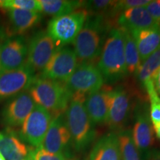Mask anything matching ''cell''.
<instances>
[{"instance_id":"6da1fadb","label":"cell","mask_w":160,"mask_h":160,"mask_svg":"<svg viewBox=\"0 0 160 160\" xmlns=\"http://www.w3.org/2000/svg\"><path fill=\"white\" fill-rule=\"evenodd\" d=\"M110 21L103 16L88 17L85 25L77 35L73 46L77 59L82 63H90L97 59L102 49V41L108 33Z\"/></svg>"},{"instance_id":"7a4b0ae2","label":"cell","mask_w":160,"mask_h":160,"mask_svg":"<svg viewBox=\"0 0 160 160\" xmlns=\"http://www.w3.org/2000/svg\"><path fill=\"white\" fill-rule=\"evenodd\" d=\"M98 69L104 81L111 82L121 79L128 73L124 34L121 28H114L109 31L102 49Z\"/></svg>"},{"instance_id":"3957f363","label":"cell","mask_w":160,"mask_h":160,"mask_svg":"<svg viewBox=\"0 0 160 160\" xmlns=\"http://www.w3.org/2000/svg\"><path fill=\"white\" fill-rule=\"evenodd\" d=\"M85 96H72L65 110V123L71 134L75 149L81 151L85 149L94 139L95 129L85 106Z\"/></svg>"},{"instance_id":"277c9868","label":"cell","mask_w":160,"mask_h":160,"mask_svg":"<svg viewBox=\"0 0 160 160\" xmlns=\"http://www.w3.org/2000/svg\"><path fill=\"white\" fill-rule=\"evenodd\" d=\"M28 91L35 103L54 115L65 111L72 97L64 83L41 77H35Z\"/></svg>"},{"instance_id":"5b68a950","label":"cell","mask_w":160,"mask_h":160,"mask_svg":"<svg viewBox=\"0 0 160 160\" xmlns=\"http://www.w3.org/2000/svg\"><path fill=\"white\" fill-rule=\"evenodd\" d=\"M88 17V12L85 9H81L69 14L53 17L49 22L46 31L58 47H64L73 42Z\"/></svg>"},{"instance_id":"8992f818","label":"cell","mask_w":160,"mask_h":160,"mask_svg":"<svg viewBox=\"0 0 160 160\" xmlns=\"http://www.w3.org/2000/svg\"><path fill=\"white\" fill-rule=\"evenodd\" d=\"M52 119L51 113L36 105L22 125L18 137L22 141L35 148L41 147Z\"/></svg>"},{"instance_id":"52a82bcc","label":"cell","mask_w":160,"mask_h":160,"mask_svg":"<svg viewBox=\"0 0 160 160\" xmlns=\"http://www.w3.org/2000/svg\"><path fill=\"white\" fill-rule=\"evenodd\" d=\"M104 79L98 68L92 63H82L64 85L71 95L90 94L102 87Z\"/></svg>"},{"instance_id":"ba28073f","label":"cell","mask_w":160,"mask_h":160,"mask_svg":"<svg viewBox=\"0 0 160 160\" xmlns=\"http://www.w3.org/2000/svg\"><path fill=\"white\" fill-rule=\"evenodd\" d=\"M58 48H59L47 31H38L28 43L26 65L34 72L42 71Z\"/></svg>"},{"instance_id":"9c48e42d","label":"cell","mask_w":160,"mask_h":160,"mask_svg":"<svg viewBox=\"0 0 160 160\" xmlns=\"http://www.w3.org/2000/svg\"><path fill=\"white\" fill-rule=\"evenodd\" d=\"M78 66L74 51L70 47H60L46 65L39 77L64 83Z\"/></svg>"},{"instance_id":"30bf717a","label":"cell","mask_w":160,"mask_h":160,"mask_svg":"<svg viewBox=\"0 0 160 160\" xmlns=\"http://www.w3.org/2000/svg\"><path fill=\"white\" fill-rule=\"evenodd\" d=\"M35 77V72L26 64L19 69L1 72L0 102L28 91Z\"/></svg>"},{"instance_id":"8fae6325","label":"cell","mask_w":160,"mask_h":160,"mask_svg":"<svg viewBox=\"0 0 160 160\" xmlns=\"http://www.w3.org/2000/svg\"><path fill=\"white\" fill-rule=\"evenodd\" d=\"M35 105L29 92H22L8 100L4 105L0 113L2 122L8 128L22 126Z\"/></svg>"},{"instance_id":"7c38bea8","label":"cell","mask_w":160,"mask_h":160,"mask_svg":"<svg viewBox=\"0 0 160 160\" xmlns=\"http://www.w3.org/2000/svg\"><path fill=\"white\" fill-rule=\"evenodd\" d=\"M135 118L136 121L131 133L132 138L141 157L145 159L155 142L148 108L146 103L141 104L137 108Z\"/></svg>"},{"instance_id":"4fadbf2b","label":"cell","mask_w":160,"mask_h":160,"mask_svg":"<svg viewBox=\"0 0 160 160\" xmlns=\"http://www.w3.org/2000/svg\"><path fill=\"white\" fill-rule=\"evenodd\" d=\"M132 102L129 93L123 88L109 90V107L106 123L113 131H120L131 114Z\"/></svg>"},{"instance_id":"5bb4252c","label":"cell","mask_w":160,"mask_h":160,"mask_svg":"<svg viewBox=\"0 0 160 160\" xmlns=\"http://www.w3.org/2000/svg\"><path fill=\"white\" fill-rule=\"evenodd\" d=\"M28 43L22 36H13L3 42L0 55L2 72L19 69L25 65Z\"/></svg>"},{"instance_id":"9a60e30c","label":"cell","mask_w":160,"mask_h":160,"mask_svg":"<svg viewBox=\"0 0 160 160\" xmlns=\"http://www.w3.org/2000/svg\"><path fill=\"white\" fill-rule=\"evenodd\" d=\"M71 141V134L63 113L55 115L51 120L41 147L50 153H63Z\"/></svg>"},{"instance_id":"2e32d148","label":"cell","mask_w":160,"mask_h":160,"mask_svg":"<svg viewBox=\"0 0 160 160\" xmlns=\"http://www.w3.org/2000/svg\"><path fill=\"white\" fill-rule=\"evenodd\" d=\"M117 23L119 28L128 30L130 32L159 26L145 7L133 8L121 12L117 17Z\"/></svg>"},{"instance_id":"e0dca14e","label":"cell","mask_w":160,"mask_h":160,"mask_svg":"<svg viewBox=\"0 0 160 160\" xmlns=\"http://www.w3.org/2000/svg\"><path fill=\"white\" fill-rule=\"evenodd\" d=\"M109 90L101 88L90 93L85 98V106L93 125L107 121L109 107Z\"/></svg>"},{"instance_id":"ac0fdd59","label":"cell","mask_w":160,"mask_h":160,"mask_svg":"<svg viewBox=\"0 0 160 160\" xmlns=\"http://www.w3.org/2000/svg\"><path fill=\"white\" fill-rule=\"evenodd\" d=\"M9 31L13 36H20L35 27L41 21L40 12L18 9H8Z\"/></svg>"},{"instance_id":"d6986e66","label":"cell","mask_w":160,"mask_h":160,"mask_svg":"<svg viewBox=\"0 0 160 160\" xmlns=\"http://www.w3.org/2000/svg\"><path fill=\"white\" fill-rule=\"evenodd\" d=\"M87 160H121L118 135L110 133L98 139Z\"/></svg>"},{"instance_id":"ffe728a7","label":"cell","mask_w":160,"mask_h":160,"mask_svg":"<svg viewBox=\"0 0 160 160\" xmlns=\"http://www.w3.org/2000/svg\"><path fill=\"white\" fill-rule=\"evenodd\" d=\"M0 153L6 160H26L29 149L17 134L8 128L0 134Z\"/></svg>"},{"instance_id":"44dd1931","label":"cell","mask_w":160,"mask_h":160,"mask_svg":"<svg viewBox=\"0 0 160 160\" xmlns=\"http://www.w3.org/2000/svg\"><path fill=\"white\" fill-rule=\"evenodd\" d=\"M134 38L141 62L160 47V26L131 32Z\"/></svg>"},{"instance_id":"7402d4cb","label":"cell","mask_w":160,"mask_h":160,"mask_svg":"<svg viewBox=\"0 0 160 160\" xmlns=\"http://www.w3.org/2000/svg\"><path fill=\"white\" fill-rule=\"evenodd\" d=\"M42 12L53 17L67 15L82 7L83 1L68 0H39Z\"/></svg>"},{"instance_id":"603a6c76","label":"cell","mask_w":160,"mask_h":160,"mask_svg":"<svg viewBox=\"0 0 160 160\" xmlns=\"http://www.w3.org/2000/svg\"><path fill=\"white\" fill-rule=\"evenodd\" d=\"M125 42V56L128 73H133L137 71L141 65L139 51L136 45L134 38L128 30L122 28Z\"/></svg>"},{"instance_id":"cb8c5ba5","label":"cell","mask_w":160,"mask_h":160,"mask_svg":"<svg viewBox=\"0 0 160 160\" xmlns=\"http://www.w3.org/2000/svg\"><path fill=\"white\" fill-rule=\"evenodd\" d=\"M160 66V47L154 53L142 62L137 73L138 79L142 85L153 79V75Z\"/></svg>"},{"instance_id":"d4e9b609","label":"cell","mask_w":160,"mask_h":160,"mask_svg":"<svg viewBox=\"0 0 160 160\" xmlns=\"http://www.w3.org/2000/svg\"><path fill=\"white\" fill-rule=\"evenodd\" d=\"M121 160H142L141 155L134 145L131 131H121L118 134Z\"/></svg>"},{"instance_id":"484cf974","label":"cell","mask_w":160,"mask_h":160,"mask_svg":"<svg viewBox=\"0 0 160 160\" xmlns=\"http://www.w3.org/2000/svg\"><path fill=\"white\" fill-rule=\"evenodd\" d=\"M117 1H110V0H97V1H85L83 2L82 6L88 12V15L97 16H115L113 13V8Z\"/></svg>"},{"instance_id":"4316f807","label":"cell","mask_w":160,"mask_h":160,"mask_svg":"<svg viewBox=\"0 0 160 160\" xmlns=\"http://www.w3.org/2000/svg\"><path fill=\"white\" fill-rule=\"evenodd\" d=\"M143 86L150 99V119L154 128L160 125V98L156 91L153 80L148 81L144 84Z\"/></svg>"},{"instance_id":"83f0119b","label":"cell","mask_w":160,"mask_h":160,"mask_svg":"<svg viewBox=\"0 0 160 160\" xmlns=\"http://www.w3.org/2000/svg\"><path fill=\"white\" fill-rule=\"evenodd\" d=\"M0 6L6 10L18 9L42 12L39 0H2L0 1Z\"/></svg>"},{"instance_id":"f1b7e54d","label":"cell","mask_w":160,"mask_h":160,"mask_svg":"<svg viewBox=\"0 0 160 160\" xmlns=\"http://www.w3.org/2000/svg\"><path fill=\"white\" fill-rule=\"evenodd\" d=\"M29 157L32 160H68L63 153H52L42 147L29 149Z\"/></svg>"},{"instance_id":"f546056e","label":"cell","mask_w":160,"mask_h":160,"mask_svg":"<svg viewBox=\"0 0 160 160\" xmlns=\"http://www.w3.org/2000/svg\"><path fill=\"white\" fill-rule=\"evenodd\" d=\"M151 0H123L117 1L113 8V13L115 15L119 14L121 12L129 8L137 7H145Z\"/></svg>"},{"instance_id":"4dcf8cb0","label":"cell","mask_w":160,"mask_h":160,"mask_svg":"<svg viewBox=\"0 0 160 160\" xmlns=\"http://www.w3.org/2000/svg\"><path fill=\"white\" fill-rule=\"evenodd\" d=\"M145 8L155 22L160 26V0L151 1Z\"/></svg>"},{"instance_id":"1f68e13d","label":"cell","mask_w":160,"mask_h":160,"mask_svg":"<svg viewBox=\"0 0 160 160\" xmlns=\"http://www.w3.org/2000/svg\"><path fill=\"white\" fill-rule=\"evenodd\" d=\"M153 82L157 94L160 96V66L153 77Z\"/></svg>"},{"instance_id":"d6a6232c","label":"cell","mask_w":160,"mask_h":160,"mask_svg":"<svg viewBox=\"0 0 160 160\" xmlns=\"http://www.w3.org/2000/svg\"><path fill=\"white\" fill-rule=\"evenodd\" d=\"M145 159L147 160H160V150H151Z\"/></svg>"},{"instance_id":"836d02e7","label":"cell","mask_w":160,"mask_h":160,"mask_svg":"<svg viewBox=\"0 0 160 160\" xmlns=\"http://www.w3.org/2000/svg\"><path fill=\"white\" fill-rule=\"evenodd\" d=\"M153 128H154L156 133H157V137H158V139L160 140V125L156 126Z\"/></svg>"},{"instance_id":"e575fe53","label":"cell","mask_w":160,"mask_h":160,"mask_svg":"<svg viewBox=\"0 0 160 160\" xmlns=\"http://www.w3.org/2000/svg\"><path fill=\"white\" fill-rule=\"evenodd\" d=\"M5 37V33H4L2 29L0 28V38H4Z\"/></svg>"},{"instance_id":"d590c367","label":"cell","mask_w":160,"mask_h":160,"mask_svg":"<svg viewBox=\"0 0 160 160\" xmlns=\"http://www.w3.org/2000/svg\"><path fill=\"white\" fill-rule=\"evenodd\" d=\"M2 45V42H0V55H1ZM1 72H2V70H1V62H0V73H1Z\"/></svg>"},{"instance_id":"8d00e7d4","label":"cell","mask_w":160,"mask_h":160,"mask_svg":"<svg viewBox=\"0 0 160 160\" xmlns=\"http://www.w3.org/2000/svg\"><path fill=\"white\" fill-rule=\"evenodd\" d=\"M0 160H6L5 158H4V157L2 155V153H0Z\"/></svg>"},{"instance_id":"74e56055","label":"cell","mask_w":160,"mask_h":160,"mask_svg":"<svg viewBox=\"0 0 160 160\" xmlns=\"http://www.w3.org/2000/svg\"><path fill=\"white\" fill-rule=\"evenodd\" d=\"M26 160H32V159H31V157H29V156H28V159H26Z\"/></svg>"},{"instance_id":"f35d334b","label":"cell","mask_w":160,"mask_h":160,"mask_svg":"<svg viewBox=\"0 0 160 160\" xmlns=\"http://www.w3.org/2000/svg\"><path fill=\"white\" fill-rule=\"evenodd\" d=\"M70 160H77V159H70Z\"/></svg>"},{"instance_id":"ab89813d","label":"cell","mask_w":160,"mask_h":160,"mask_svg":"<svg viewBox=\"0 0 160 160\" xmlns=\"http://www.w3.org/2000/svg\"><path fill=\"white\" fill-rule=\"evenodd\" d=\"M0 134H1V132H0Z\"/></svg>"}]
</instances>
